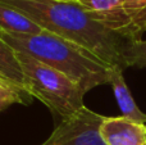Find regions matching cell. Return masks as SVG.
<instances>
[{
	"label": "cell",
	"instance_id": "obj_5",
	"mask_svg": "<svg viewBox=\"0 0 146 145\" xmlns=\"http://www.w3.org/2000/svg\"><path fill=\"white\" fill-rule=\"evenodd\" d=\"M98 21L128 40H141L146 31V0H124L118 10Z\"/></svg>",
	"mask_w": 146,
	"mask_h": 145
},
{
	"label": "cell",
	"instance_id": "obj_2",
	"mask_svg": "<svg viewBox=\"0 0 146 145\" xmlns=\"http://www.w3.org/2000/svg\"><path fill=\"white\" fill-rule=\"evenodd\" d=\"M0 39L14 50L68 76L85 94L96 86L109 84L110 66L80 45L49 31L33 35L0 32Z\"/></svg>",
	"mask_w": 146,
	"mask_h": 145
},
{
	"label": "cell",
	"instance_id": "obj_9",
	"mask_svg": "<svg viewBox=\"0 0 146 145\" xmlns=\"http://www.w3.org/2000/svg\"><path fill=\"white\" fill-rule=\"evenodd\" d=\"M42 31L44 28L27 15L0 1V32L12 35H33Z\"/></svg>",
	"mask_w": 146,
	"mask_h": 145
},
{
	"label": "cell",
	"instance_id": "obj_7",
	"mask_svg": "<svg viewBox=\"0 0 146 145\" xmlns=\"http://www.w3.org/2000/svg\"><path fill=\"white\" fill-rule=\"evenodd\" d=\"M123 71L124 69H122L121 67H111L109 74V85L113 87L114 96L119 105L122 116L135 122L146 123V113L137 107L136 102L132 98V94L124 80Z\"/></svg>",
	"mask_w": 146,
	"mask_h": 145
},
{
	"label": "cell",
	"instance_id": "obj_10",
	"mask_svg": "<svg viewBox=\"0 0 146 145\" xmlns=\"http://www.w3.org/2000/svg\"><path fill=\"white\" fill-rule=\"evenodd\" d=\"M77 3L95 18H99L118 10L124 0H77Z\"/></svg>",
	"mask_w": 146,
	"mask_h": 145
},
{
	"label": "cell",
	"instance_id": "obj_6",
	"mask_svg": "<svg viewBox=\"0 0 146 145\" xmlns=\"http://www.w3.org/2000/svg\"><path fill=\"white\" fill-rule=\"evenodd\" d=\"M100 135L106 145H146V125L123 117H105Z\"/></svg>",
	"mask_w": 146,
	"mask_h": 145
},
{
	"label": "cell",
	"instance_id": "obj_1",
	"mask_svg": "<svg viewBox=\"0 0 146 145\" xmlns=\"http://www.w3.org/2000/svg\"><path fill=\"white\" fill-rule=\"evenodd\" d=\"M45 31L80 45L110 67L127 68L124 51L131 40L106 27L71 0H0Z\"/></svg>",
	"mask_w": 146,
	"mask_h": 145
},
{
	"label": "cell",
	"instance_id": "obj_4",
	"mask_svg": "<svg viewBox=\"0 0 146 145\" xmlns=\"http://www.w3.org/2000/svg\"><path fill=\"white\" fill-rule=\"evenodd\" d=\"M105 117L83 107L71 117L62 120L50 138L41 145H106L100 135Z\"/></svg>",
	"mask_w": 146,
	"mask_h": 145
},
{
	"label": "cell",
	"instance_id": "obj_12",
	"mask_svg": "<svg viewBox=\"0 0 146 145\" xmlns=\"http://www.w3.org/2000/svg\"><path fill=\"white\" fill-rule=\"evenodd\" d=\"M23 94L18 90L8 86V85L0 84V112L7 109L8 107L13 105L14 103H22Z\"/></svg>",
	"mask_w": 146,
	"mask_h": 145
},
{
	"label": "cell",
	"instance_id": "obj_3",
	"mask_svg": "<svg viewBox=\"0 0 146 145\" xmlns=\"http://www.w3.org/2000/svg\"><path fill=\"white\" fill-rule=\"evenodd\" d=\"M15 54L28 95L37 98L62 120L71 117L85 107V92L68 76L22 51L15 50Z\"/></svg>",
	"mask_w": 146,
	"mask_h": 145
},
{
	"label": "cell",
	"instance_id": "obj_8",
	"mask_svg": "<svg viewBox=\"0 0 146 145\" xmlns=\"http://www.w3.org/2000/svg\"><path fill=\"white\" fill-rule=\"evenodd\" d=\"M0 84L8 85L18 90L23 95H28L26 90L25 76L18 62L15 50L1 39H0Z\"/></svg>",
	"mask_w": 146,
	"mask_h": 145
},
{
	"label": "cell",
	"instance_id": "obj_13",
	"mask_svg": "<svg viewBox=\"0 0 146 145\" xmlns=\"http://www.w3.org/2000/svg\"><path fill=\"white\" fill-rule=\"evenodd\" d=\"M71 1H77V0H71Z\"/></svg>",
	"mask_w": 146,
	"mask_h": 145
},
{
	"label": "cell",
	"instance_id": "obj_14",
	"mask_svg": "<svg viewBox=\"0 0 146 145\" xmlns=\"http://www.w3.org/2000/svg\"><path fill=\"white\" fill-rule=\"evenodd\" d=\"M145 125H146V123H145Z\"/></svg>",
	"mask_w": 146,
	"mask_h": 145
},
{
	"label": "cell",
	"instance_id": "obj_11",
	"mask_svg": "<svg viewBox=\"0 0 146 145\" xmlns=\"http://www.w3.org/2000/svg\"><path fill=\"white\" fill-rule=\"evenodd\" d=\"M127 67L146 68V40L129 41L124 51Z\"/></svg>",
	"mask_w": 146,
	"mask_h": 145
}]
</instances>
